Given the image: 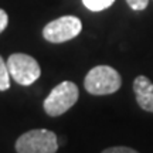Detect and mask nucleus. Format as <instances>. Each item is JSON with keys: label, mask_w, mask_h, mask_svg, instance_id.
Wrapping results in <instances>:
<instances>
[{"label": "nucleus", "mask_w": 153, "mask_h": 153, "mask_svg": "<svg viewBox=\"0 0 153 153\" xmlns=\"http://www.w3.org/2000/svg\"><path fill=\"white\" fill-rule=\"evenodd\" d=\"M82 23L75 16H62L50 22L43 30V37L48 43H65L81 33Z\"/></svg>", "instance_id": "39448f33"}, {"label": "nucleus", "mask_w": 153, "mask_h": 153, "mask_svg": "<svg viewBox=\"0 0 153 153\" xmlns=\"http://www.w3.org/2000/svg\"><path fill=\"white\" fill-rule=\"evenodd\" d=\"M102 153H139L135 149L128 148V146H112V148L105 149Z\"/></svg>", "instance_id": "9d476101"}, {"label": "nucleus", "mask_w": 153, "mask_h": 153, "mask_svg": "<svg viewBox=\"0 0 153 153\" xmlns=\"http://www.w3.org/2000/svg\"><path fill=\"white\" fill-rule=\"evenodd\" d=\"M84 6L91 11H101L108 9L115 3V0H82Z\"/></svg>", "instance_id": "6e6552de"}, {"label": "nucleus", "mask_w": 153, "mask_h": 153, "mask_svg": "<svg viewBox=\"0 0 153 153\" xmlns=\"http://www.w3.org/2000/svg\"><path fill=\"white\" fill-rule=\"evenodd\" d=\"M133 91L136 95V102L143 111L153 112V84L148 76L139 75L133 81Z\"/></svg>", "instance_id": "423d86ee"}, {"label": "nucleus", "mask_w": 153, "mask_h": 153, "mask_svg": "<svg viewBox=\"0 0 153 153\" xmlns=\"http://www.w3.org/2000/svg\"><path fill=\"white\" fill-rule=\"evenodd\" d=\"M7 68L10 76L20 85H31L37 81L41 75V68L38 65L36 58L31 55L14 53L7 60Z\"/></svg>", "instance_id": "20e7f679"}, {"label": "nucleus", "mask_w": 153, "mask_h": 153, "mask_svg": "<svg viewBox=\"0 0 153 153\" xmlns=\"http://www.w3.org/2000/svg\"><path fill=\"white\" fill-rule=\"evenodd\" d=\"M78 97H79V91L74 82H61L44 99V111L50 116H60L75 105Z\"/></svg>", "instance_id": "7ed1b4c3"}, {"label": "nucleus", "mask_w": 153, "mask_h": 153, "mask_svg": "<svg viewBox=\"0 0 153 153\" xmlns=\"http://www.w3.org/2000/svg\"><path fill=\"white\" fill-rule=\"evenodd\" d=\"M122 85L119 72L109 65H98L89 70L84 79V87L92 95H109Z\"/></svg>", "instance_id": "f257e3e1"}, {"label": "nucleus", "mask_w": 153, "mask_h": 153, "mask_svg": "<svg viewBox=\"0 0 153 153\" xmlns=\"http://www.w3.org/2000/svg\"><path fill=\"white\" fill-rule=\"evenodd\" d=\"M17 153H55L58 150V139L48 129H33L16 140Z\"/></svg>", "instance_id": "f03ea898"}, {"label": "nucleus", "mask_w": 153, "mask_h": 153, "mask_svg": "<svg viewBox=\"0 0 153 153\" xmlns=\"http://www.w3.org/2000/svg\"><path fill=\"white\" fill-rule=\"evenodd\" d=\"M126 3L133 10H145L149 4V0H126Z\"/></svg>", "instance_id": "1a4fd4ad"}, {"label": "nucleus", "mask_w": 153, "mask_h": 153, "mask_svg": "<svg viewBox=\"0 0 153 153\" xmlns=\"http://www.w3.org/2000/svg\"><path fill=\"white\" fill-rule=\"evenodd\" d=\"M10 72L7 68V62H4L0 55V91H7L10 88Z\"/></svg>", "instance_id": "0eeeda50"}, {"label": "nucleus", "mask_w": 153, "mask_h": 153, "mask_svg": "<svg viewBox=\"0 0 153 153\" xmlns=\"http://www.w3.org/2000/svg\"><path fill=\"white\" fill-rule=\"evenodd\" d=\"M7 24H9V16H7V13L3 9H0V33L4 31Z\"/></svg>", "instance_id": "9b49d317"}]
</instances>
